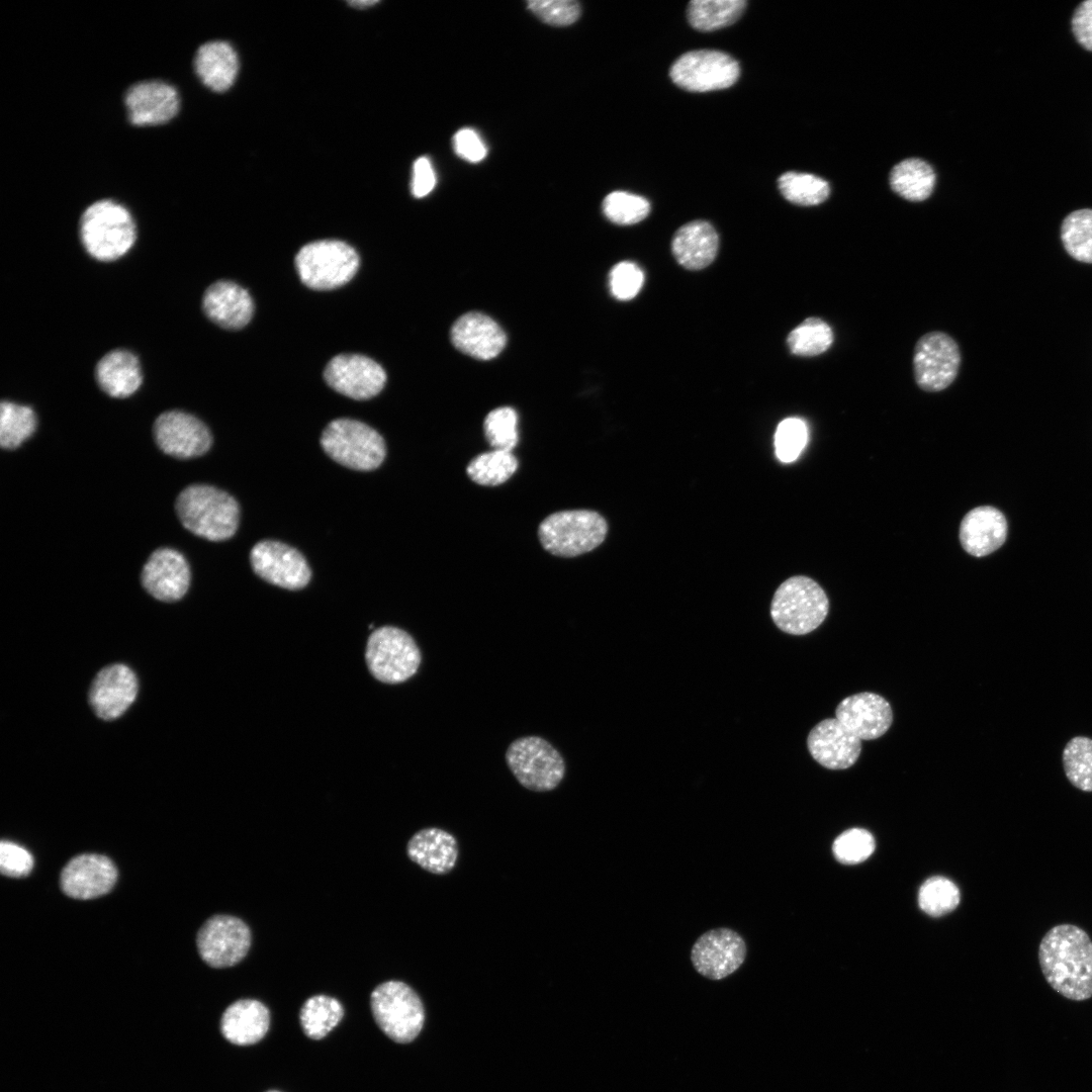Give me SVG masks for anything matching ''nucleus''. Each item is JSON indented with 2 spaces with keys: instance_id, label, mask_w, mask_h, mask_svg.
I'll list each match as a JSON object with an SVG mask.
<instances>
[{
  "instance_id": "obj_1",
  "label": "nucleus",
  "mask_w": 1092,
  "mask_h": 1092,
  "mask_svg": "<svg viewBox=\"0 0 1092 1092\" xmlns=\"http://www.w3.org/2000/svg\"><path fill=\"white\" fill-rule=\"evenodd\" d=\"M1037 957L1045 981L1060 995L1073 1001L1092 997V939L1083 928L1055 925L1042 936Z\"/></svg>"
},
{
  "instance_id": "obj_2",
  "label": "nucleus",
  "mask_w": 1092,
  "mask_h": 1092,
  "mask_svg": "<svg viewBox=\"0 0 1092 1092\" xmlns=\"http://www.w3.org/2000/svg\"><path fill=\"white\" fill-rule=\"evenodd\" d=\"M181 524L191 533L210 541H223L236 533L240 508L228 492L207 484L183 489L176 500Z\"/></svg>"
},
{
  "instance_id": "obj_3",
  "label": "nucleus",
  "mask_w": 1092,
  "mask_h": 1092,
  "mask_svg": "<svg viewBox=\"0 0 1092 1092\" xmlns=\"http://www.w3.org/2000/svg\"><path fill=\"white\" fill-rule=\"evenodd\" d=\"M80 238L87 253L99 261L126 254L136 239L135 223L122 204L101 199L90 204L80 219Z\"/></svg>"
},
{
  "instance_id": "obj_4",
  "label": "nucleus",
  "mask_w": 1092,
  "mask_h": 1092,
  "mask_svg": "<svg viewBox=\"0 0 1092 1092\" xmlns=\"http://www.w3.org/2000/svg\"><path fill=\"white\" fill-rule=\"evenodd\" d=\"M829 611L824 589L812 578L795 575L777 588L770 603L776 626L791 635H806L819 627Z\"/></svg>"
},
{
  "instance_id": "obj_5",
  "label": "nucleus",
  "mask_w": 1092,
  "mask_h": 1092,
  "mask_svg": "<svg viewBox=\"0 0 1092 1092\" xmlns=\"http://www.w3.org/2000/svg\"><path fill=\"white\" fill-rule=\"evenodd\" d=\"M608 532L606 520L587 510L561 511L548 516L539 526L542 546L557 556H577L597 548Z\"/></svg>"
},
{
  "instance_id": "obj_6",
  "label": "nucleus",
  "mask_w": 1092,
  "mask_h": 1092,
  "mask_svg": "<svg viewBox=\"0 0 1092 1092\" xmlns=\"http://www.w3.org/2000/svg\"><path fill=\"white\" fill-rule=\"evenodd\" d=\"M373 1017L392 1040L407 1043L420 1033L425 1010L419 995L401 981L379 984L370 995Z\"/></svg>"
},
{
  "instance_id": "obj_7",
  "label": "nucleus",
  "mask_w": 1092,
  "mask_h": 1092,
  "mask_svg": "<svg viewBox=\"0 0 1092 1092\" xmlns=\"http://www.w3.org/2000/svg\"><path fill=\"white\" fill-rule=\"evenodd\" d=\"M321 445L336 462L356 470H373L384 460L385 442L368 425L351 419L332 421L324 430Z\"/></svg>"
},
{
  "instance_id": "obj_8",
  "label": "nucleus",
  "mask_w": 1092,
  "mask_h": 1092,
  "mask_svg": "<svg viewBox=\"0 0 1092 1092\" xmlns=\"http://www.w3.org/2000/svg\"><path fill=\"white\" fill-rule=\"evenodd\" d=\"M359 257L348 244L322 240L303 246L295 257L301 282L311 289L329 290L349 282L357 272Z\"/></svg>"
},
{
  "instance_id": "obj_9",
  "label": "nucleus",
  "mask_w": 1092,
  "mask_h": 1092,
  "mask_svg": "<svg viewBox=\"0 0 1092 1092\" xmlns=\"http://www.w3.org/2000/svg\"><path fill=\"white\" fill-rule=\"evenodd\" d=\"M365 658L371 674L385 684L407 680L416 674L422 659L413 637L392 626H383L370 634Z\"/></svg>"
},
{
  "instance_id": "obj_10",
  "label": "nucleus",
  "mask_w": 1092,
  "mask_h": 1092,
  "mask_svg": "<svg viewBox=\"0 0 1092 1092\" xmlns=\"http://www.w3.org/2000/svg\"><path fill=\"white\" fill-rule=\"evenodd\" d=\"M506 760L518 782L535 792L555 789L565 774L561 754L548 741L538 736L515 740L506 752Z\"/></svg>"
},
{
  "instance_id": "obj_11",
  "label": "nucleus",
  "mask_w": 1092,
  "mask_h": 1092,
  "mask_svg": "<svg viewBox=\"0 0 1092 1092\" xmlns=\"http://www.w3.org/2000/svg\"><path fill=\"white\" fill-rule=\"evenodd\" d=\"M740 75L738 62L727 53L716 50L691 51L679 56L671 65L672 82L691 92L725 89L736 83Z\"/></svg>"
},
{
  "instance_id": "obj_12",
  "label": "nucleus",
  "mask_w": 1092,
  "mask_h": 1092,
  "mask_svg": "<svg viewBox=\"0 0 1092 1092\" xmlns=\"http://www.w3.org/2000/svg\"><path fill=\"white\" fill-rule=\"evenodd\" d=\"M960 365L959 346L943 332L927 333L915 345L914 377L922 390L936 392L948 387L956 379Z\"/></svg>"
},
{
  "instance_id": "obj_13",
  "label": "nucleus",
  "mask_w": 1092,
  "mask_h": 1092,
  "mask_svg": "<svg viewBox=\"0 0 1092 1092\" xmlns=\"http://www.w3.org/2000/svg\"><path fill=\"white\" fill-rule=\"evenodd\" d=\"M251 937V930L242 919L217 914L199 928L196 944L200 958L208 966L221 969L233 967L246 957Z\"/></svg>"
},
{
  "instance_id": "obj_14",
  "label": "nucleus",
  "mask_w": 1092,
  "mask_h": 1092,
  "mask_svg": "<svg viewBox=\"0 0 1092 1092\" xmlns=\"http://www.w3.org/2000/svg\"><path fill=\"white\" fill-rule=\"evenodd\" d=\"M250 561L257 575L286 589L304 587L311 576L303 555L279 541L258 542L251 550Z\"/></svg>"
},
{
  "instance_id": "obj_15",
  "label": "nucleus",
  "mask_w": 1092,
  "mask_h": 1092,
  "mask_svg": "<svg viewBox=\"0 0 1092 1092\" xmlns=\"http://www.w3.org/2000/svg\"><path fill=\"white\" fill-rule=\"evenodd\" d=\"M745 956V942L736 931L716 928L697 939L692 947L691 961L702 976L721 980L738 970Z\"/></svg>"
},
{
  "instance_id": "obj_16",
  "label": "nucleus",
  "mask_w": 1092,
  "mask_h": 1092,
  "mask_svg": "<svg viewBox=\"0 0 1092 1092\" xmlns=\"http://www.w3.org/2000/svg\"><path fill=\"white\" fill-rule=\"evenodd\" d=\"M153 431L159 448L180 459L203 455L212 443L211 434L205 424L182 411L161 414L155 421Z\"/></svg>"
},
{
  "instance_id": "obj_17",
  "label": "nucleus",
  "mask_w": 1092,
  "mask_h": 1092,
  "mask_svg": "<svg viewBox=\"0 0 1092 1092\" xmlns=\"http://www.w3.org/2000/svg\"><path fill=\"white\" fill-rule=\"evenodd\" d=\"M324 377L339 393L359 400L378 394L386 381L385 371L377 362L358 354H341L332 358L325 368Z\"/></svg>"
},
{
  "instance_id": "obj_18",
  "label": "nucleus",
  "mask_w": 1092,
  "mask_h": 1092,
  "mask_svg": "<svg viewBox=\"0 0 1092 1092\" xmlns=\"http://www.w3.org/2000/svg\"><path fill=\"white\" fill-rule=\"evenodd\" d=\"M116 880L117 869L110 858L83 853L71 858L63 868L60 886L67 896L87 900L107 894Z\"/></svg>"
},
{
  "instance_id": "obj_19",
  "label": "nucleus",
  "mask_w": 1092,
  "mask_h": 1092,
  "mask_svg": "<svg viewBox=\"0 0 1092 1092\" xmlns=\"http://www.w3.org/2000/svg\"><path fill=\"white\" fill-rule=\"evenodd\" d=\"M807 747L811 756L822 766L845 769L857 761L861 739L836 718H828L809 732Z\"/></svg>"
},
{
  "instance_id": "obj_20",
  "label": "nucleus",
  "mask_w": 1092,
  "mask_h": 1092,
  "mask_svg": "<svg viewBox=\"0 0 1092 1092\" xmlns=\"http://www.w3.org/2000/svg\"><path fill=\"white\" fill-rule=\"evenodd\" d=\"M138 687V678L127 665H108L98 672L91 685L90 705L99 718L116 719L135 700Z\"/></svg>"
},
{
  "instance_id": "obj_21",
  "label": "nucleus",
  "mask_w": 1092,
  "mask_h": 1092,
  "mask_svg": "<svg viewBox=\"0 0 1092 1092\" xmlns=\"http://www.w3.org/2000/svg\"><path fill=\"white\" fill-rule=\"evenodd\" d=\"M142 584L155 599L180 600L190 584V568L184 556L171 548H160L149 557L142 571Z\"/></svg>"
},
{
  "instance_id": "obj_22",
  "label": "nucleus",
  "mask_w": 1092,
  "mask_h": 1092,
  "mask_svg": "<svg viewBox=\"0 0 1092 1092\" xmlns=\"http://www.w3.org/2000/svg\"><path fill=\"white\" fill-rule=\"evenodd\" d=\"M131 123L160 124L172 119L179 109L176 88L161 80L141 81L130 86L124 96Z\"/></svg>"
},
{
  "instance_id": "obj_23",
  "label": "nucleus",
  "mask_w": 1092,
  "mask_h": 1092,
  "mask_svg": "<svg viewBox=\"0 0 1092 1092\" xmlns=\"http://www.w3.org/2000/svg\"><path fill=\"white\" fill-rule=\"evenodd\" d=\"M835 718L859 739L873 740L889 730L893 712L885 698L863 692L843 699L835 709Z\"/></svg>"
},
{
  "instance_id": "obj_24",
  "label": "nucleus",
  "mask_w": 1092,
  "mask_h": 1092,
  "mask_svg": "<svg viewBox=\"0 0 1092 1092\" xmlns=\"http://www.w3.org/2000/svg\"><path fill=\"white\" fill-rule=\"evenodd\" d=\"M1007 533L1008 524L1003 513L991 506H981L965 515L959 536L967 553L983 557L998 550L1005 543Z\"/></svg>"
},
{
  "instance_id": "obj_25",
  "label": "nucleus",
  "mask_w": 1092,
  "mask_h": 1092,
  "mask_svg": "<svg viewBox=\"0 0 1092 1092\" xmlns=\"http://www.w3.org/2000/svg\"><path fill=\"white\" fill-rule=\"evenodd\" d=\"M451 340L459 351L479 360L496 357L507 343L503 329L480 312L460 316L452 327Z\"/></svg>"
},
{
  "instance_id": "obj_26",
  "label": "nucleus",
  "mask_w": 1092,
  "mask_h": 1092,
  "mask_svg": "<svg viewBox=\"0 0 1092 1092\" xmlns=\"http://www.w3.org/2000/svg\"><path fill=\"white\" fill-rule=\"evenodd\" d=\"M202 306L210 321L229 330L245 327L254 311L249 292L229 280H219L209 285L203 294Z\"/></svg>"
},
{
  "instance_id": "obj_27",
  "label": "nucleus",
  "mask_w": 1092,
  "mask_h": 1092,
  "mask_svg": "<svg viewBox=\"0 0 1092 1092\" xmlns=\"http://www.w3.org/2000/svg\"><path fill=\"white\" fill-rule=\"evenodd\" d=\"M406 853L411 860L424 870L444 875L453 870L458 858V843L449 832L436 828H424L416 832L407 842Z\"/></svg>"
},
{
  "instance_id": "obj_28",
  "label": "nucleus",
  "mask_w": 1092,
  "mask_h": 1092,
  "mask_svg": "<svg viewBox=\"0 0 1092 1092\" xmlns=\"http://www.w3.org/2000/svg\"><path fill=\"white\" fill-rule=\"evenodd\" d=\"M719 248V237L714 226L702 219L680 226L671 241L674 258L688 270H701L710 265Z\"/></svg>"
},
{
  "instance_id": "obj_29",
  "label": "nucleus",
  "mask_w": 1092,
  "mask_h": 1092,
  "mask_svg": "<svg viewBox=\"0 0 1092 1092\" xmlns=\"http://www.w3.org/2000/svg\"><path fill=\"white\" fill-rule=\"evenodd\" d=\"M270 1025V1012L260 1001L241 999L232 1003L220 1019L223 1037L237 1045H249L261 1040Z\"/></svg>"
},
{
  "instance_id": "obj_30",
  "label": "nucleus",
  "mask_w": 1092,
  "mask_h": 1092,
  "mask_svg": "<svg viewBox=\"0 0 1092 1092\" xmlns=\"http://www.w3.org/2000/svg\"><path fill=\"white\" fill-rule=\"evenodd\" d=\"M95 375L104 392L119 398L133 394L143 381L139 359L122 349L105 354L96 365Z\"/></svg>"
},
{
  "instance_id": "obj_31",
  "label": "nucleus",
  "mask_w": 1092,
  "mask_h": 1092,
  "mask_svg": "<svg viewBox=\"0 0 1092 1092\" xmlns=\"http://www.w3.org/2000/svg\"><path fill=\"white\" fill-rule=\"evenodd\" d=\"M196 74L208 88L221 92L235 82L239 62L233 47L226 41L212 40L201 44L194 58Z\"/></svg>"
},
{
  "instance_id": "obj_32",
  "label": "nucleus",
  "mask_w": 1092,
  "mask_h": 1092,
  "mask_svg": "<svg viewBox=\"0 0 1092 1092\" xmlns=\"http://www.w3.org/2000/svg\"><path fill=\"white\" fill-rule=\"evenodd\" d=\"M936 175L933 168L921 159H906L895 165L890 173L894 192L906 200H926L933 191Z\"/></svg>"
},
{
  "instance_id": "obj_33",
  "label": "nucleus",
  "mask_w": 1092,
  "mask_h": 1092,
  "mask_svg": "<svg viewBox=\"0 0 1092 1092\" xmlns=\"http://www.w3.org/2000/svg\"><path fill=\"white\" fill-rule=\"evenodd\" d=\"M745 7V0H693L688 4V20L698 30H716L738 20Z\"/></svg>"
},
{
  "instance_id": "obj_34",
  "label": "nucleus",
  "mask_w": 1092,
  "mask_h": 1092,
  "mask_svg": "<svg viewBox=\"0 0 1092 1092\" xmlns=\"http://www.w3.org/2000/svg\"><path fill=\"white\" fill-rule=\"evenodd\" d=\"M343 1016L344 1008L336 998L314 995L302 1005L299 1019L307 1037L321 1039L338 1025Z\"/></svg>"
},
{
  "instance_id": "obj_35",
  "label": "nucleus",
  "mask_w": 1092,
  "mask_h": 1092,
  "mask_svg": "<svg viewBox=\"0 0 1092 1092\" xmlns=\"http://www.w3.org/2000/svg\"><path fill=\"white\" fill-rule=\"evenodd\" d=\"M778 187L788 201L802 206L820 204L830 194L828 182L809 173L786 172L779 177Z\"/></svg>"
},
{
  "instance_id": "obj_36",
  "label": "nucleus",
  "mask_w": 1092,
  "mask_h": 1092,
  "mask_svg": "<svg viewBox=\"0 0 1092 1092\" xmlns=\"http://www.w3.org/2000/svg\"><path fill=\"white\" fill-rule=\"evenodd\" d=\"M1061 240L1072 258L1092 264V209H1078L1068 214L1061 225Z\"/></svg>"
},
{
  "instance_id": "obj_37",
  "label": "nucleus",
  "mask_w": 1092,
  "mask_h": 1092,
  "mask_svg": "<svg viewBox=\"0 0 1092 1092\" xmlns=\"http://www.w3.org/2000/svg\"><path fill=\"white\" fill-rule=\"evenodd\" d=\"M36 428V417L31 407L11 401L0 405V445L12 450L26 441Z\"/></svg>"
},
{
  "instance_id": "obj_38",
  "label": "nucleus",
  "mask_w": 1092,
  "mask_h": 1092,
  "mask_svg": "<svg viewBox=\"0 0 1092 1092\" xmlns=\"http://www.w3.org/2000/svg\"><path fill=\"white\" fill-rule=\"evenodd\" d=\"M833 339L830 326L821 318L812 316L790 332L787 345L794 355L812 357L827 351Z\"/></svg>"
},
{
  "instance_id": "obj_39",
  "label": "nucleus",
  "mask_w": 1092,
  "mask_h": 1092,
  "mask_svg": "<svg viewBox=\"0 0 1092 1092\" xmlns=\"http://www.w3.org/2000/svg\"><path fill=\"white\" fill-rule=\"evenodd\" d=\"M1068 781L1083 792H1092V738L1075 736L1068 741L1062 755Z\"/></svg>"
},
{
  "instance_id": "obj_40",
  "label": "nucleus",
  "mask_w": 1092,
  "mask_h": 1092,
  "mask_svg": "<svg viewBox=\"0 0 1092 1092\" xmlns=\"http://www.w3.org/2000/svg\"><path fill=\"white\" fill-rule=\"evenodd\" d=\"M518 461L512 452L492 450L473 458L467 466L468 476L481 485H498L516 472Z\"/></svg>"
},
{
  "instance_id": "obj_41",
  "label": "nucleus",
  "mask_w": 1092,
  "mask_h": 1092,
  "mask_svg": "<svg viewBox=\"0 0 1092 1092\" xmlns=\"http://www.w3.org/2000/svg\"><path fill=\"white\" fill-rule=\"evenodd\" d=\"M602 208L605 216L612 222L630 225L638 223L649 214L650 203L645 197L634 193L613 191L604 198Z\"/></svg>"
},
{
  "instance_id": "obj_42",
  "label": "nucleus",
  "mask_w": 1092,
  "mask_h": 1092,
  "mask_svg": "<svg viewBox=\"0 0 1092 1092\" xmlns=\"http://www.w3.org/2000/svg\"><path fill=\"white\" fill-rule=\"evenodd\" d=\"M960 891L948 879L932 877L924 882L918 894L920 908L930 916H941L954 910L960 903Z\"/></svg>"
},
{
  "instance_id": "obj_43",
  "label": "nucleus",
  "mask_w": 1092,
  "mask_h": 1092,
  "mask_svg": "<svg viewBox=\"0 0 1092 1092\" xmlns=\"http://www.w3.org/2000/svg\"><path fill=\"white\" fill-rule=\"evenodd\" d=\"M518 416L510 406L491 411L484 420V434L493 450L512 452L518 443Z\"/></svg>"
},
{
  "instance_id": "obj_44",
  "label": "nucleus",
  "mask_w": 1092,
  "mask_h": 1092,
  "mask_svg": "<svg viewBox=\"0 0 1092 1092\" xmlns=\"http://www.w3.org/2000/svg\"><path fill=\"white\" fill-rule=\"evenodd\" d=\"M808 442V428L799 418L783 420L775 434L776 455L780 461H795Z\"/></svg>"
},
{
  "instance_id": "obj_45",
  "label": "nucleus",
  "mask_w": 1092,
  "mask_h": 1092,
  "mask_svg": "<svg viewBox=\"0 0 1092 1092\" xmlns=\"http://www.w3.org/2000/svg\"><path fill=\"white\" fill-rule=\"evenodd\" d=\"M874 849L873 835L862 828H851L842 832L833 843L836 859L845 864H855L866 860Z\"/></svg>"
},
{
  "instance_id": "obj_46",
  "label": "nucleus",
  "mask_w": 1092,
  "mask_h": 1092,
  "mask_svg": "<svg viewBox=\"0 0 1092 1092\" xmlns=\"http://www.w3.org/2000/svg\"><path fill=\"white\" fill-rule=\"evenodd\" d=\"M527 7L543 22L555 26L574 23L581 12L579 3L573 0H532Z\"/></svg>"
},
{
  "instance_id": "obj_47",
  "label": "nucleus",
  "mask_w": 1092,
  "mask_h": 1092,
  "mask_svg": "<svg viewBox=\"0 0 1092 1092\" xmlns=\"http://www.w3.org/2000/svg\"><path fill=\"white\" fill-rule=\"evenodd\" d=\"M644 282L641 268L633 262L623 261L616 264L609 274L611 293L619 300H629L640 291Z\"/></svg>"
},
{
  "instance_id": "obj_48",
  "label": "nucleus",
  "mask_w": 1092,
  "mask_h": 1092,
  "mask_svg": "<svg viewBox=\"0 0 1092 1092\" xmlns=\"http://www.w3.org/2000/svg\"><path fill=\"white\" fill-rule=\"evenodd\" d=\"M33 857L28 850L17 843L2 840L0 843V870L11 878H22L30 874Z\"/></svg>"
},
{
  "instance_id": "obj_49",
  "label": "nucleus",
  "mask_w": 1092,
  "mask_h": 1092,
  "mask_svg": "<svg viewBox=\"0 0 1092 1092\" xmlns=\"http://www.w3.org/2000/svg\"><path fill=\"white\" fill-rule=\"evenodd\" d=\"M456 154L471 163H477L486 156V147L478 133L471 128L458 130L453 138Z\"/></svg>"
},
{
  "instance_id": "obj_50",
  "label": "nucleus",
  "mask_w": 1092,
  "mask_h": 1092,
  "mask_svg": "<svg viewBox=\"0 0 1092 1092\" xmlns=\"http://www.w3.org/2000/svg\"><path fill=\"white\" fill-rule=\"evenodd\" d=\"M1072 31L1076 40L1092 52V0L1077 6L1071 20Z\"/></svg>"
},
{
  "instance_id": "obj_51",
  "label": "nucleus",
  "mask_w": 1092,
  "mask_h": 1092,
  "mask_svg": "<svg viewBox=\"0 0 1092 1092\" xmlns=\"http://www.w3.org/2000/svg\"><path fill=\"white\" fill-rule=\"evenodd\" d=\"M436 184V176L430 160L426 157L417 159L413 167L412 192L415 197L428 195Z\"/></svg>"
},
{
  "instance_id": "obj_52",
  "label": "nucleus",
  "mask_w": 1092,
  "mask_h": 1092,
  "mask_svg": "<svg viewBox=\"0 0 1092 1092\" xmlns=\"http://www.w3.org/2000/svg\"><path fill=\"white\" fill-rule=\"evenodd\" d=\"M378 1H375V0H372V1L371 0H360V1L358 0V1H351V2H349V4L352 5V6L358 7V8H363V7L374 5Z\"/></svg>"
},
{
  "instance_id": "obj_53",
  "label": "nucleus",
  "mask_w": 1092,
  "mask_h": 1092,
  "mask_svg": "<svg viewBox=\"0 0 1092 1092\" xmlns=\"http://www.w3.org/2000/svg\"><path fill=\"white\" fill-rule=\"evenodd\" d=\"M267 1092H280V1091H276V1090H271V1091H267Z\"/></svg>"
}]
</instances>
